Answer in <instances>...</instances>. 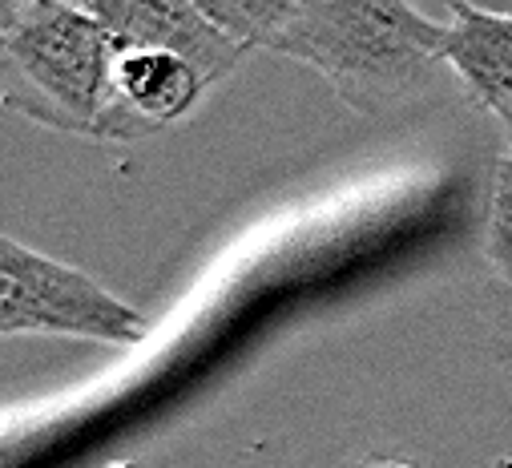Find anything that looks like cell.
<instances>
[{
    "label": "cell",
    "instance_id": "obj_2",
    "mask_svg": "<svg viewBox=\"0 0 512 468\" xmlns=\"http://www.w3.org/2000/svg\"><path fill=\"white\" fill-rule=\"evenodd\" d=\"M5 97L13 109L69 134L113 138L121 41L65 0H5L0 9Z\"/></svg>",
    "mask_w": 512,
    "mask_h": 468
},
{
    "label": "cell",
    "instance_id": "obj_7",
    "mask_svg": "<svg viewBox=\"0 0 512 468\" xmlns=\"http://www.w3.org/2000/svg\"><path fill=\"white\" fill-rule=\"evenodd\" d=\"M190 5L214 21L226 37L246 49H271L275 37L291 25L303 0H190Z\"/></svg>",
    "mask_w": 512,
    "mask_h": 468
},
{
    "label": "cell",
    "instance_id": "obj_6",
    "mask_svg": "<svg viewBox=\"0 0 512 468\" xmlns=\"http://www.w3.org/2000/svg\"><path fill=\"white\" fill-rule=\"evenodd\" d=\"M444 61L468 97L496 113L504 101H512V17L488 13L472 0H452Z\"/></svg>",
    "mask_w": 512,
    "mask_h": 468
},
{
    "label": "cell",
    "instance_id": "obj_11",
    "mask_svg": "<svg viewBox=\"0 0 512 468\" xmlns=\"http://www.w3.org/2000/svg\"><path fill=\"white\" fill-rule=\"evenodd\" d=\"M363 468H412V464H404V460H371Z\"/></svg>",
    "mask_w": 512,
    "mask_h": 468
},
{
    "label": "cell",
    "instance_id": "obj_9",
    "mask_svg": "<svg viewBox=\"0 0 512 468\" xmlns=\"http://www.w3.org/2000/svg\"><path fill=\"white\" fill-rule=\"evenodd\" d=\"M472 5H480V9H488V13H504V17H512V0H472Z\"/></svg>",
    "mask_w": 512,
    "mask_h": 468
},
{
    "label": "cell",
    "instance_id": "obj_5",
    "mask_svg": "<svg viewBox=\"0 0 512 468\" xmlns=\"http://www.w3.org/2000/svg\"><path fill=\"white\" fill-rule=\"evenodd\" d=\"M113 37L125 45H150V49H170L194 61L210 85L230 77L238 61L250 53L234 37H226L214 21H206L190 0H138L113 29Z\"/></svg>",
    "mask_w": 512,
    "mask_h": 468
},
{
    "label": "cell",
    "instance_id": "obj_8",
    "mask_svg": "<svg viewBox=\"0 0 512 468\" xmlns=\"http://www.w3.org/2000/svg\"><path fill=\"white\" fill-rule=\"evenodd\" d=\"M484 255L496 275L512 287V154L496 158L488 174V210H484Z\"/></svg>",
    "mask_w": 512,
    "mask_h": 468
},
{
    "label": "cell",
    "instance_id": "obj_3",
    "mask_svg": "<svg viewBox=\"0 0 512 468\" xmlns=\"http://www.w3.org/2000/svg\"><path fill=\"white\" fill-rule=\"evenodd\" d=\"M0 331L5 335H77L134 347L150 335L142 311L105 291L85 271L57 263L17 239L0 243Z\"/></svg>",
    "mask_w": 512,
    "mask_h": 468
},
{
    "label": "cell",
    "instance_id": "obj_1",
    "mask_svg": "<svg viewBox=\"0 0 512 468\" xmlns=\"http://www.w3.org/2000/svg\"><path fill=\"white\" fill-rule=\"evenodd\" d=\"M444 41L448 25L412 0H303L271 53L319 69L343 105L379 117L436 81Z\"/></svg>",
    "mask_w": 512,
    "mask_h": 468
},
{
    "label": "cell",
    "instance_id": "obj_10",
    "mask_svg": "<svg viewBox=\"0 0 512 468\" xmlns=\"http://www.w3.org/2000/svg\"><path fill=\"white\" fill-rule=\"evenodd\" d=\"M496 117H500V126H504V134H508V142H512V101H504V105L496 109Z\"/></svg>",
    "mask_w": 512,
    "mask_h": 468
},
{
    "label": "cell",
    "instance_id": "obj_4",
    "mask_svg": "<svg viewBox=\"0 0 512 468\" xmlns=\"http://www.w3.org/2000/svg\"><path fill=\"white\" fill-rule=\"evenodd\" d=\"M117 85V126L113 138H138L174 126L210 89L206 73L170 49L125 45L113 69Z\"/></svg>",
    "mask_w": 512,
    "mask_h": 468
}]
</instances>
